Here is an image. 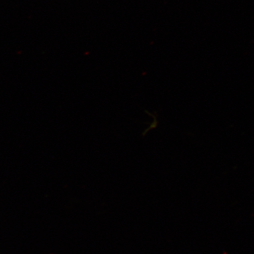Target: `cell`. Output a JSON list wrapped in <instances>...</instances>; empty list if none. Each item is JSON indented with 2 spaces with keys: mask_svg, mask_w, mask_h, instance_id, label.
I'll list each match as a JSON object with an SVG mask.
<instances>
[]
</instances>
